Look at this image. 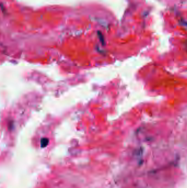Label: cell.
I'll return each mask as SVG.
<instances>
[{
	"mask_svg": "<svg viewBox=\"0 0 187 188\" xmlns=\"http://www.w3.org/2000/svg\"><path fill=\"white\" fill-rule=\"evenodd\" d=\"M49 143V140L47 138H44L41 139V145L42 147H45L47 146Z\"/></svg>",
	"mask_w": 187,
	"mask_h": 188,
	"instance_id": "1",
	"label": "cell"
},
{
	"mask_svg": "<svg viewBox=\"0 0 187 188\" xmlns=\"http://www.w3.org/2000/svg\"><path fill=\"white\" fill-rule=\"evenodd\" d=\"M186 49H187V42H186Z\"/></svg>",
	"mask_w": 187,
	"mask_h": 188,
	"instance_id": "2",
	"label": "cell"
}]
</instances>
